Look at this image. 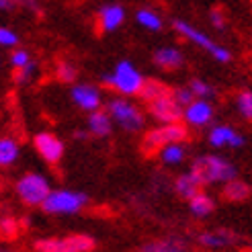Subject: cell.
Masks as SVG:
<instances>
[{"label": "cell", "instance_id": "6da1fadb", "mask_svg": "<svg viewBox=\"0 0 252 252\" xmlns=\"http://www.w3.org/2000/svg\"><path fill=\"white\" fill-rule=\"evenodd\" d=\"M105 111L113 119V125L127 133H140L146 125V115L144 111L137 107L131 96L115 94L105 103Z\"/></svg>", "mask_w": 252, "mask_h": 252}, {"label": "cell", "instance_id": "7a4b0ae2", "mask_svg": "<svg viewBox=\"0 0 252 252\" xmlns=\"http://www.w3.org/2000/svg\"><path fill=\"white\" fill-rule=\"evenodd\" d=\"M103 82L107 88H111L113 93L123 94V96H137L142 91V86L146 82L144 74L137 70V66L129 60L117 62L113 70L103 76Z\"/></svg>", "mask_w": 252, "mask_h": 252}, {"label": "cell", "instance_id": "3957f363", "mask_svg": "<svg viewBox=\"0 0 252 252\" xmlns=\"http://www.w3.org/2000/svg\"><path fill=\"white\" fill-rule=\"evenodd\" d=\"M172 29L179 33L183 39H187L189 43H193L195 47H199L201 52H207L216 62H220V64H230L232 62V52L225 45L213 41L211 37L207 33H203L201 29L193 27L191 23H187L183 19H174L172 21Z\"/></svg>", "mask_w": 252, "mask_h": 252}, {"label": "cell", "instance_id": "277c9868", "mask_svg": "<svg viewBox=\"0 0 252 252\" xmlns=\"http://www.w3.org/2000/svg\"><path fill=\"white\" fill-rule=\"evenodd\" d=\"M191 166L199 172L201 181H203L205 187L225 185L228 181H232L238 176V168L228 158H223L220 154H203V156L195 158V162Z\"/></svg>", "mask_w": 252, "mask_h": 252}, {"label": "cell", "instance_id": "5b68a950", "mask_svg": "<svg viewBox=\"0 0 252 252\" xmlns=\"http://www.w3.org/2000/svg\"><path fill=\"white\" fill-rule=\"evenodd\" d=\"M88 205V195L74 189H52L45 201L41 203V209L47 216H76Z\"/></svg>", "mask_w": 252, "mask_h": 252}, {"label": "cell", "instance_id": "8992f818", "mask_svg": "<svg viewBox=\"0 0 252 252\" xmlns=\"http://www.w3.org/2000/svg\"><path fill=\"white\" fill-rule=\"evenodd\" d=\"M49 191H52L49 179L41 172H25L15 183V193L19 201L27 207H41Z\"/></svg>", "mask_w": 252, "mask_h": 252}, {"label": "cell", "instance_id": "52a82bcc", "mask_svg": "<svg viewBox=\"0 0 252 252\" xmlns=\"http://www.w3.org/2000/svg\"><path fill=\"white\" fill-rule=\"evenodd\" d=\"M187 125L181 121H170V123H158V127L150 129L144 137V150L148 154L158 152L162 146L172 144V142H185L187 140Z\"/></svg>", "mask_w": 252, "mask_h": 252}, {"label": "cell", "instance_id": "ba28073f", "mask_svg": "<svg viewBox=\"0 0 252 252\" xmlns=\"http://www.w3.org/2000/svg\"><path fill=\"white\" fill-rule=\"evenodd\" d=\"M213 119H216V107L207 98H193L191 103H187L183 107L181 121H185V125H189V127H195V129L209 127Z\"/></svg>", "mask_w": 252, "mask_h": 252}, {"label": "cell", "instance_id": "9c48e42d", "mask_svg": "<svg viewBox=\"0 0 252 252\" xmlns=\"http://www.w3.org/2000/svg\"><path fill=\"white\" fill-rule=\"evenodd\" d=\"M70 100L84 113H93L103 107V91L91 82H74L70 88Z\"/></svg>", "mask_w": 252, "mask_h": 252}, {"label": "cell", "instance_id": "30bf717a", "mask_svg": "<svg viewBox=\"0 0 252 252\" xmlns=\"http://www.w3.org/2000/svg\"><path fill=\"white\" fill-rule=\"evenodd\" d=\"M33 148L37 150V154H39L47 162V164H58V162L64 158V152H66L64 142H62L60 137L56 133H52V131H39V133H35Z\"/></svg>", "mask_w": 252, "mask_h": 252}, {"label": "cell", "instance_id": "8fae6325", "mask_svg": "<svg viewBox=\"0 0 252 252\" xmlns=\"http://www.w3.org/2000/svg\"><path fill=\"white\" fill-rule=\"evenodd\" d=\"M207 142L213 150H221V148H234V150H240L246 146V137L244 133H240L232 125H213L207 133Z\"/></svg>", "mask_w": 252, "mask_h": 252}, {"label": "cell", "instance_id": "7c38bea8", "mask_svg": "<svg viewBox=\"0 0 252 252\" xmlns=\"http://www.w3.org/2000/svg\"><path fill=\"white\" fill-rule=\"evenodd\" d=\"M148 113L158 123H170V121H181L183 107L172 98L170 93H166L154 100H148Z\"/></svg>", "mask_w": 252, "mask_h": 252}, {"label": "cell", "instance_id": "4fadbf2b", "mask_svg": "<svg viewBox=\"0 0 252 252\" xmlns=\"http://www.w3.org/2000/svg\"><path fill=\"white\" fill-rule=\"evenodd\" d=\"M125 17H127V12H125V8L121 4H117V2L103 4L96 10V29H98V33L117 31L125 23Z\"/></svg>", "mask_w": 252, "mask_h": 252}, {"label": "cell", "instance_id": "5bb4252c", "mask_svg": "<svg viewBox=\"0 0 252 252\" xmlns=\"http://www.w3.org/2000/svg\"><path fill=\"white\" fill-rule=\"evenodd\" d=\"M203 181H201V176L199 172L191 166L189 170H185L183 174L176 176V181H174V193L179 195L181 199H191L193 195H197L199 191H203Z\"/></svg>", "mask_w": 252, "mask_h": 252}, {"label": "cell", "instance_id": "9a60e30c", "mask_svg": "<svg viewBox=\"0 0 252 252\" xmlns=\"http://www.w3.org/2000/svg\"><path fill=\"white\" fill-rule=\"evenodd\" d=\"M152 62L160 70H179L185 64V54L174 45H162L152 54Z\"/></svg>", "mask_w": 252, "mask_h": 252}, {"label": "cell", "instance_id": "2e32d148", "mask_svg": "<svg viewBox=\"0 0 252 252\" xmlns=\"http://www.w3.org/2000/svg\"><path fill=\"white\" fill-rule=\"evenodd\" d=\"M199 244L209 250L230 248V246L238 244V236L232 230H207V232H201Z\"/></svg>", "mask_w": 252, "mask_h": 252}, {"label": "cell", "instance_id": "e0dca14e", "mask_svg": "<svg viewBox=\"0 0 252 252\" xmlns=\"http://www.w3.org/2000/svg\"><path fill=\"white\" fill-rule=\"evenodd\" d=\"M113 119L109 117V113L100 107L93 113H88V119H86V129L91 135L94 137H109L113 133Z\"/></svg>", "mask_w": 252, "mask_h": 252}, {"label": "cell", "instance_id": "ac0fdd59", "mask_svg": "<svg viewBox=\"0 0 252 252\" xmlns=\"http://www.w3.org/2000/svg\"><path fill=\"white\" fill-rule=\"evenodd\" d=\"M189 156V148L183 144V142H172V144H166L158 150V158L164 166H181L183 162L187 160Z\"/></svg>", "mask_w": 252, "mask_h": 252}, {"label": "cell", "instance_id": "d6986e66", "mask_svg": "<svg viewBox=\"0 0 252 252\" xmlns=\"http://www.w3.org/2000/svg\"><path fill=\"white\" fill-rule=\"evenodd\" d=\"M213 209H216V201H213V197L205 191H199L197 195H193L189 199V211H191V216L195 220L209 218L213 213Z\"/></svg>", "mask_w": 252, "mask_h": 252}, {"label": "cell", "instance_id": "ffe728a7", "mask_svg": "<svg viewBox=\"0 0 252 252\" xmlns=\"http://www.w3.org/2000/svg\"><path fill=\"white\" fill-rule=\"evenodd\" d=\"M221 187H223V197H225V201H230V203H242V201L250 199V195H252V187L248 183H244L242 179H238V176Z\"/></svg>", "mask_w": 252, "mask_h": 252}, {"label": "cell", "instance_id": "44dd1931", "mask_svg": "<svg viewBox=\"0 0 252 252\" xmlns=\"http://www.w3.org/2000/svg\"><path fill=\"white\" fill-rule=\"evenodd\" d=\"M21 156V146L15 137L0 135V168H10Z\"/></svg>", "mask_w": 252, "mask_h": 252}, {"label": "cell", "instance_id": "7402d4cb", "mask_svg": "<svg viewBox=\"0 0 252 252\" xmlns=\"http://www.w3.org/2000/svg\"><path fill=\"white\" fill-rule=\"evenodd\" d=\"M135 23L140 25L142 29L146 31H152V33H158L164 29V19H162L160 12L152 10V8H140L135 12Z\"/></svg>", "mask_w": 252, "mask_h": 252}, {"label": "cell", "instance_id": "603a6c76", "mask_svg": "<svg viewBox=\"0 0 252 252\" xmlns=\"http://www.w3.org/2000/svg\"><path fill=\"white\" fill-rule=\"evenodd\" d=\"M140 250L144 252H183L187 250V244L179 238H164V240H152L146 242Z\"/></svg>", "mask_w": 252, "mask_h": 252}, {"label": "cell", "instance_id": "cb8c5ba5", "mask_svg": "<svg viewBox=\"0 0 252 252\" xmlns=\"http://www.w3.org/2000/svg\"><path fill=\"white\" fill-rule=\"evenodd\" d=\"M66 252H91L94 250V240L86 234H72L64 238Z\"/></svg>", "mask_w": 252, "mask_h": 252}, {"label": "cell", "instance_id": "d4e9b609", "mask_svg": "<svg viewBox=\"0 0 252 252\" xmlns=\"http://www.w3.org/2000/svg\"><path fill=\"white\" fill-rule=\"evenodd\" d=\"M166 93H170V88H168L164 82H160V80H146L137 96H142L146 103H148V100H154V98L166 94Z\"/></svg>", "mask_w": 252, "mask_h": 252}, {"label": "cell", "instance_id": "484cf974", "mask_svg": "<svg viewBox=\"0 0 252 252\" xmlns=\"http://www.w3.org/2000/svg\"><path fill=\"white\" fill-rule=\"evenodd\" d=\"M187 86L191 88V93H193L195 98H207V100H211L213 96L218 94L216 88H213V86H211L207 80H203V78H191Z\"/></svg>", "mask_w": 252, "mask_h": 252}, {"label": "cell", "instance_id": "4316f807", "mask_svg": "<svg viewBox=\"0 0 252 252\" xmlns=\"http://www.w3.org/2000/svg\"><path fill=\"white\" fill-rule=\"evenodd\" d=\"M35 76H37V62L31 60L29 64H25L23 68H15L12 80H15V84H19V86H25V84H31Z\"/></svg>", "mask_w": 252, "mask_h": 252}, {"label": "cell", "instance_id": "83f0119b", "mask_svg": "<svg viewBox=\"0 0 252 252\" xmlns=\"http://www.w3.org/2000/svg\"><path fill=\"white\" fill-rule=\"evenodd\" d=\"M56 76H58L60 82H64V84H74L76 78H78V70H76V66H74L72 62L64 60V62H58Z\"/></svg>", "mask_w": 252, "mask_h": 252}, {"label": "cell", "instance_id": "f1b7e54d", "mask_svg": "<svg viewBox=\"0 0 252 252\" xmlns=\"http://www.w3.org/2000/svg\"><path fill=\"white\" fill-rule=\"evenodd\" d=\"M236 109L242 119L252 121V91H242L236 94Z\"/></svg>", "mask_w": 252, "mask_h": 252}, {"label": "cell", "instance_id": "f546056e", "mask_svg": "<svg viewBox=\"0 0 252 252\" xmlns=\"http://www.w3.org/2000/svg\"><path fill=\"white\" fill-rule=\"evenodd\" d=\"M33 246L39 252H66L64 238H41V240H37Z\"/></svg>", "mask_w": 252, "mask_h": 252}, {"label": "cell", "instance_id": "4dcf8cb0", "mask_svg": "<svg viewBox=\"0 0 252 252\" xmlns=\"http://www.w3.org/2000/svg\"><path fill=\"white\" fill-rule=\"evenodd\" d=\"M21 45V35L10 27H0V47L2 49H15Z\"/></svg>", "mask_w": 252, "mask_h": 252}, {"label": "cell", "instance_id": "1f68e13d", "mask_svg": "<svg viewBox=\"0 0 252 252\" xmlns=\"http://www.w3.org/2000/svg\"><path fill=\"white\" fill-rule=\"evenodd\" d=\"M33 58H31V52L29 49H25V47H15L10 52V58H8V64L12 66V70L15 68H23L25 64H29Z\"/></svg>", "mask_w": 252, "mask_h": 252}, {"label": "cell", "instance_id": "d6a6232c", "mask_svg": "<svg viewBox=\"0 0 252 252\" xmlns=\"http://www.w3.org/2000/svg\"><path fill=\"white\" fill-rule=\"evenodd\" d=\"M19 232V221L12 216H2L0 218V236L2 238H15Z\"/></svg>", "mask_w": 252, "mask_h": 252}, {"label": "cell", "instance_id": "836d02e7", "mask_svg": "<svg viewBox=\"0 0 252 252\" xmlns=\"http://www.w3.org/2000/svg\"><path fill=\"white\" fill-rule=\"evenodd\" d=\"M170 94H172V98H174L181 107H185L187 103H191V100L195 98L189 86H176V88H170Z\"/></svg>", "mask_w": 252, "mask_h": 252}, {"label": "cell", "instance_id": "e575fe53", "mask_svg": "<svg viewBox=\"0 0 252 252\" xmlns=\"http://www.w3.org/2000/svg\"><path fill=\"white\" fill-rule=\"evenodd\" d=\"M209 23L218 31H223L225 29V15H223V10L221 8H211L209 10Z\"/></svg>", "mask_w": 252, "mask_h": 252}, {"label": "cell", "instance_id": "d590c367", "mask_svg": "<svg viewBox=\"0 0 252 252\" xmlns=\"http://www.w3.org/2000/svg\"><path fill=\"white\" fill-rule=\"evenodd\" d=\"M17 6L25 8L33 12V15H37V12H41V6H39V0H17Z\"/></svg>", "mask_w": 252, "mask_h": 252}, {"label": "cell", "instance_id": "8d00e7d4", "mask_svg": "<svg viewBox=\"0 0 252 252\" xmlns=\"http://www.w3.org/2000/svg\"><path fill=\"white\" fill-rule=\"evenodd\" d=\"M17 6V0H0V12H12Z\"/></svg>", "mask_w": 252, "mask_h": 252}, {"label": "cell", "instance_id": "74e56055", "mask_svg": "<svg viewBox=\"0 0 252 252\" xmlns=\"http://www.w3.org/2000/svg\"><path fill=\"white\" fill-rule=\"evenodd\" d=\"M88 135H91V133H86V131H76V140H86Z\"/></svg>", "mask_w": 252, "mask_h": 252}, {"label": "cell", "instance_id": "f35d334b", "mask_svg": "<svg viewBox=\"0 0 252 252\" xmlns=\"http://www.w3.org/2000/svg\"><path fill=\"white\" fill-rule=\"evenodd\" d=\"M0 66H2V58H0Z\"/></svg>", "mask_w": 252, "mask_h": 252}, {"label": "cell", "instance_id": "ab89813d", "mask_svg": "<svg viewBox=\"0 0 252 252\" xmlns=\"http://www.w3.org/2000/svg\"><path fill=\"white\" fill-rule=\"evenodd\" d=\"M250 250H252V242H250Z\"/></svg>", "mask_w": 252, "mask_h": 252}]
</instances>
